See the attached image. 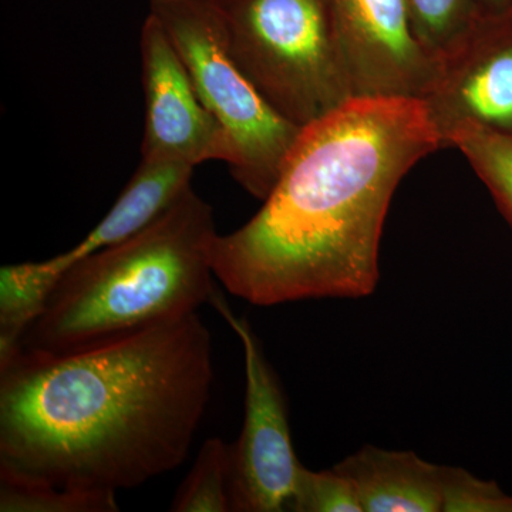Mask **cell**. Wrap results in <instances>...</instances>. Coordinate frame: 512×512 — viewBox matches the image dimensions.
<instances>
[{"mask_svg": "<svg viewBox=\"0 0 512 512\" xmlns=\"http://www.w3.org/2000/svg\"><path fill=\"white\" fill-rule=\"evenodd\" d=\"M480 18L504 15L512 10V0H476Z\"/></svg>", "mask_w": 512, "mask_h": 512, "instance_id": "d6986e66", "label": "cell"}, {"mask_svg": "<svg viewBox=\"0 0 512 512\" xmlns=\"http://www.w3.org/2000/svg\"><path fill=\"white\" fill-rule=\"evenodd\" d=\"M228 49L284 119L305 127L353 99L332 0H212Z\"/></svg>", "mask_w": 512, "mask_h": 512, "instance_id": "277c9868", "label": "cell"}, {"mask_svg": "<svg viewBox=\"0 0 512 512\" xmlns=\"http://www.w3.org/2000/svg\"><path fill=\"white\" fill-rule=\"evenodd\" d=\"M170 511H232L229 444L218 437L208 439L202 444L194 466L174 495Z\"/></svg>", "mask_w": 512, "mask_h": 512, "instance_id": "5bb4252c", "label": "cell"}, {"mask_svg": "<svg viewBox=\"0 0 512 512\" xmlns=\"http://www.w3.org/2000/svg\"><path fill=\"white\" fill-rule=\"evenodd\" d=\"M116 495L64 490L0 473L2 512H117Z\"/></svg>", "mask_w": 512, "mask_h": 512, "instance_id": "2e32d148", "label": "cell"}, {"mask_svg": "<svg viewBox=\"0 0 512 512\" xmlns=\"http://www.w3.org/2000/svg\"><path fill=\"white\" fill-rule=\"evenodd\" d=\"M194 165L141 158L110 211L76 247L55 256L63 271L99 249L111 247L150 227L191 188Z\"/></svg>", "mask_w": 512, "mask_h": 512, "instance_id": "8fae6325", "label": "cell"}, {"mask_svg": "<svg viewBox=\"0 0 512 512\" xmlns=\"http://www.w3.org/2000/svg\"><path fill=\"white\" fill-rule=\"evenodd\" d=\"M291 512H363L355 484L335 468L298 474L288 510Z\"/></svg>", "mask_w": 512, "mask_h": 512, "instance_id": "e0dca14e", "label": "cell"}, {"mask_svg": "<svg viewBox=\"0 0 512 512\" xmlns=\"http://www.w3.org/2000/svg\"><path fill=\"white\" fill-rule=\"evenodd\" d=\"M212 338L197 312L100 348L0 359V473L119 493L181 466L210 400Z\"/></svg>", "mask_w": 512, "mask_h": 512, "instance_id": "6da1fadb", "label": "cell"}, {"mask_svg": "<svg viewBox=\"0 0 512 512\" xmlns=\"http://www.w3.org/2000/svg\"><path fill=\"white\" fill-rule=\"evenodd\" d=\"M440 148L423 100L346 101L302 127L261 210L215 237V278L256 306L372 295L394 192Z\"/></svg>", "mask_w": 512, "mask_h": 512, "instance_id": "7a4b0ae2", "label": "cell"}, {"mask_svg": "<svg viewBox=\"0 0 512 512\" xmlns=\"http://www.w3.org/2000/svg\"><path fill=\"white\" fill-rule=\"evenodd\" d=\"M333 468L355 484L363 512H443V466L413 451L365 446Z\"/></svg>", "mask_w": 512, "mask_h": 512, "instance_id": "30bf717a", "label": "cell"}, {"mask_svg": "<svg viewBox=\"0 0 512 512\" xmlns=\"http://www.w3.org/2000/svg\"><path fill=\"white\" fill-rule=\"evenodd\" d=\"M444 148L463 123L512 134V10L487 16L450 56L426 99Z\"/></svg>", "mask_w": 512, "mask_h": 512, "instance_id": "9c48e42d", "label": "cell"}, {"mask_svg": "<svg viewBox=\"0 0 512 512\" xmlns=\"http://www.w3.org/2000/svg\"><path fill=\"white\" fill-rule=\"evenodd\" d=\"M64 271L55 256L0 269V357L19 348L29 326L45 311Z\"/></svg>", "mask_w": 512, "mask_h": 512, "instance_id": "7c38bea8", "label": "cell"}, {"mask_svg": "<svg viewBox=\"0 0 512 512\" xmlns=\"http://www.w3.org/2000/svg\"><path fill=\"white\" fill-rule=\"evenodd\" d=\"M443 512H512V495L464 468L443 466Z\"/></svg>", "mask_w": 512, "mask_h": 512, "instance_id": "ac0fdd59", "label": "cell"}, {"mask_svg": "<svg viewBox=\"0 0 512 512\" xmlns=\"http://www.w3.org/2000/svg\"><path fill=\"white\" fill-rule=\"evenodd\" d=\"M214 211L192 188L133 237L64 271L20 348L64 356L198 311L215 292Z\"/></svg>", "mask_w": 512, "mask_h": 512, "instance_id": "3957f363", "label": "cell"}, {"mask_svg": "<svg viewBox=\"0 0 512 512\" xmlns=\"http://www.w3.org/2000/svg\"><path fill=\"white\" fill-rule=\"evenodd\" d=\"M150 13L180 53L202 104L224 130L232 177L252 197L265 200L302 128L272 109L242 72L212 0H150Z\"/></svg>", "mask_w": 512, "mask_h": 512, "instance_id": "5b68a950", "label": "cell"}, {"mask_svg": "<svg viewBox=\"0 0 512 512\" xmlns=\"http://www.w3.org/2000/svg\"><path fill=\"white\" fill-rule=\"evenodd\" d=\"M353 97L424 100L441 64L414 33L407 0H332Z\"/></svg>", "mask_w": 512, "mask_h": 512, "instance_id": "52a82bcc", "label": "cell"}, {"mask_svg": "<svg viewBox=\"0 0 512 512\" xmlns=\"http://www.w3.org/2000/svg\"><path fill=\"white\" fill-rule=\"evenodd\" d=\"M210 303L244 349V424L231 446L232 511L284 512L302 468L293 448L284 390L248 319L235 316L218 289Z\"/></svg>", "mask_w": 512, "mask_h": 512, "instance_id": "8992f818", "label": "cell"}, {"mask_svg": "<svg viewBox=\"0 0 512 512\" xmlns=\"http://www.w3.org/2000/svg\"><path fill=\"white\" fill-rule=\"evenodd\" d=\"M417 39L441 64L480 19L476 0H407Z\"/></svg>", "mask_w": 512, "mask_h": 512, "instance_id": "9a60e30c", "label": "cell"}, {"mask_svg": "<svg viewBox=\"0 0 512 512\" xmlns=\"http://www.w3.org/2000/svg\"><path fill=\"white\" fill-rule=\"evenodd\" d=\"M447 147L467 158L512 227V134L463 123L450 131Z\"/></svg>", "mask_w": 512, "mask_h": 512, "instance_id": "4fadbf2b", "label": "cell"}, {"mask_svg": "<svg viewBox=\"0 0 512 512\" xmlns=\"http://www.w3.org/2000/svg\"><path fill=\"white\" fill-rule=\"evenodd\" d=\"M140 53L146 100L141 158L194 167L210 160L228 164L224 130L202 104L180 53L151 13L141 28Z\"/></svg>", "mask_w": 512, "mask_h": 512, "instance_id": "ba28073f", "label": "cell"}]
</instances>
